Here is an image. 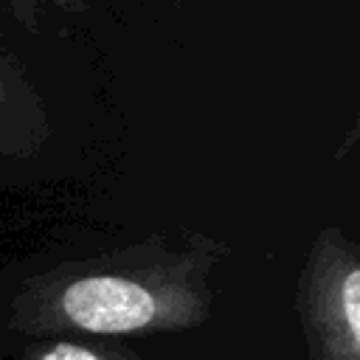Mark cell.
<instances>
[{
	"label": "cell",
	"instance_id": "7a4b0ae2",
	"mask_svg": "<svg viewBox=\"0 0 360 360\" xmlns=\"http://www.w3.org/2000/svg\"><path fill=\"white\" fill-rule=\"evenodd\" d=\"M340 312L349 332V349L354 352L360 340V273L357 270H349L340 284Z\"/></svg>",
	"mask_w": 360,
	"mask_h": 360
},
{
	"label": "cell",
	"instance_id": "3957f363",
	"mask_svg": "<svg viewBox=\"0 0 360 360\" xmlns=\"http://www.w3.org/2000/svg\"><path fill=\"white\" fill-rule=\"evenodd\" d=\"M42 360H98L93 352L82 349V346H73V343H56L53 349H48L42 354Z\"/></svg>",
	"mask_w": 360,
	"mask_h": 360
},
{
	"label": "cell",
	"instance_id": "6da1fadb",
	"mask_svg": "<svg viewBox=\"0 0 360 360\" xmlns=\"http://www.w3.org/2000/svg\"><path fill=\"white\" fill-rule=\"evenodd\" d=\"M65 315L90 332H132L155 321L152 295L118 276H93L73 281L62 295Z\"/></svg>",
	"mask_w": 360,
	"mask_h": 360
}]
</instances>
